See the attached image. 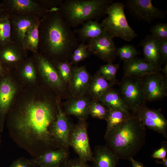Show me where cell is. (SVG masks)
<instances>
[{
  "mask_svg": "<svg viewBox=\"0 0 167 167\" xmlns=\"http://www.w3.org/2000/svg\"><path fill=\"white\" fill-rule=\"evenodd\" d=\"M113 3L111 0H63L58 11L71 27L75 28L106 14L107 9Z\"/></svg>",
  "mask_w": 167,
  "mask_h": 167,
  "instance_id": "277c9868",
  "label": "cell"
},
{
  "mask_svg": "<svg viewBox=\"0 0 167 167\" xmlns=\"http://www.w3.org/2000/svg\"><path fill=\"white\" fill-rule=\"evenodd\" d=\"M54 65L61 79L68 87L71 77L72 65L67 61L58 62Z\"/></svg>",
  "mask_w": 167,
  "mask_h": 167,
  "instance_id": "d6a6232c",
  "label": "cell"
},
{
  "mask_svg": "<svg viewBox=\"0 0 167 167\" xmlns=\"http://www.w3.org/2000/svg\"><path fill=\"white\" fill-rule=\"evenodd\" d=\"M99 101L109 110H120L126 112L130 111L121 99L118 91L112 88L107 91Z\"/></svg>",
  "mask_w": 167,
  "mask_h": 167,
  "instance_id": "4316f807",
  "label": "cell"
},
{
  "mask_svg": "<svg viewBox=\"0 0 167 167\" xmlns=\"http://www.w3.org/2000/svg\"><path fill=\"white\" fill-rule=\"evenodd\" d=\"M157 164H161L163 165L165 167H167V158L162 159L161 161L157 160L156 161Z\"/></svg>",
  "mask_w": 167,
  "mask_h": 167,
  "instance_id": "f6af8a7d",
  "label": "cell"
},
{
  "mask_svg": "<svg viewBox=\"0 0 167 167\" xmlns=\"http://www.w3.org/2000/svg\"><path fill=\"white\" fill-rule=\"evenodd\" d=\"M131 112L120 110H109L106 120L107 126L104 136L114 127L126 121L130 117Z\"/></svg>",
  "mask_w": 167,
  "mask_h": 167,
  "instance_id": "f1b7e54d",
  "label": "cell"
},
{
  "mask_svg": "<svg viewBox=\"0 0 167 167\" xmlns=\"http://www.w3.org/2000/svg\"><path fill=\"white\" fill-rule=\"evenodd\" d=\"M132 113L145 127L162 134L167 139V120L160 110L150 108L145 103Z\"/></svg>",
  "mask_w": 167,
  "mask_h": 167,
  "instance_id": "30bf717a",
  "label": "cell"
},
{
  "mask_svg": "<svg viewBox=\"0 0 167 167\" xmlns=\"http://www.w3.org/2000/svg\"><path fill=\"white\" fill-rule=\"evenodd\" d=\"M146 101L161 100L167 96V82L160 72L141 78Z\"/></svg>",
  "mask_w": 167,
  "mask_h": 167,
  "instance_id": "4fadbf2b",
  "label": "cell"
},
{
  "mask_svg": "<svg viewBox=\"0 0 167 167\" xmlns=\"http://www.w3.org/2000/svg\"><path fill=\"white\" fill-rule=\"evenodd\" d=\"M79 29H76L73 32L76 33L81 42L100 36L106 33L101 24L93 20H88L82 24Z\"/></svg>",
  "mask_w": 167,
  "mask_h": 167,
  "instance_id": "d4e9b609",
  "label": "cell"
},
{
  "mask_svg": "<svg viewBox=\"0 0 167 167\" xmlns=\"http://www.w3.org/2000/svg\"><path fill=\"white\" fill-rule=\"evenodd\" d=\"M27 55L22 45L11 41L0 47V62L7 71L15 69Z\"/></svg>",
  "mask_w": 167,
  "mask_h": 167,
  "instance_id": "2e32d148",
  "label": "cell"
},
{
  "mask_svg": "<svg viewBox=\"0 0 167 167\" xmlns=\"http://www.w3.org/2000/svg\"><path fill=\"white\" fill-rule=\"evenodd\" d=\"M58 9L50 10L40 23L38 53L54 64L69 61L78 39Z\"/></svg>",
  "mask_w": 167,
  "mask_h": 167,
  "instance_id": "7a4b0ae2",
  "label": "cell"
},
{
  "mask_svg": "<svg viewBox=\"0 0 167 167\" xmlns=\"http://www.w3.org/2000/svg\"><path fill=\"white\" fill-rule=\"evenodd\" d=\"M68 98L63 104L62 110L65 114L74 116L78 120H86L89 115L88 109L92 99L87 94L78 97Z\"/></svg>",
  "mask_w": 167,
  "mask_h": 167,
  "instance_id": "44dd1931",
  "label": "cell"
},
{
  "mask_svg": "<svg viewBox=\"0 0 167 167\" xmlns=\"http://www.w3.org/2000/svg\"><path fill=\"white\" fill-rule=\"evenodd\" d=\"M25 86L14 71H7L0 79V132H3L8 112Z\"/></svg>",
  "mask_w": 167,
  "mask_h": 167,
  "instance_id": "52a82bcc",
  "label": "cell"
},
{
  "mask_svg": "<svg viewBox=\"0 0 167 167\" xmlns=\"http://www.w3.org/2000/svg\"><path fill=\"white\" fill-rule=\"evenodd\" d=\"M1 3L6 11L12 15H33L41 19L50 11L36 0H5Z\"/></svg>",
  "mask_w": 167,
  "mask_h": 167,
  "instance_id": "5bb4252c",
  "label": "cell"
},
{
  "mask_svg": "<svg viewBox=\"0 0 167 167\" xmlns=\"http://www.w3.org/2000/svg\"><path fill=\"white\" fill-rule=\"evenodd\" d=\"M0 133H1L0 132V146L1 145V135Z\"/></svg>",
  "mask_w": 167,
  "mask_h": 167,
  "instance_id": "7dc6e473",
  "label": "cell"
},
{
  "mask_svg": "<svg viewBox=\"0 0 167 167\" xmlns=\"http://www.w3.org/2000/svg\"><path fill=\"white\" fill-rule=\"evenodd\" d=\"M36 69L39 83L61 99L70 97L68 87L61 79L54 65L39 53L32 56Z\"/></svg>",
  "mask_w": 167,
  "mask_h": 167,
  "instance_id": "5b68a950",
  "label": "cell"
},
{
  "mask_svg": "<svg viewBox=\"0 0 167 167\" xmlns=\"http://www.w3.org/2000/svg\"><path fill=\"white\" fill-rule=\"evenodd\" d=\"M6 11V10L2 4L1 3L0 4V14H2V13H3V12Z\"/></svg>",
  "mask_w": 167,
  "mask_h": 167,
  "instance_id": "bcb514c9",
  "label": "cell"
},
{
  "mask_svg": "<svg viewBox=\"0 0 167 167\" xmlns=\"http://www.w3.org/2000/svg\"><path fill=\"white\" fill-rule=\"evenodd\" d=\"M114 85L96 72L91 77L87 94L92 100L99 101L102 96Z\"/></svg>",
  "mask_w": 167,
  "mask_h": 167,
  "instance_id": "484cf974",
  "label": "cell"
},
{
  "mask_svg": "<svg viewBox=\"0 0 167 167\" xmlns=\"http://www.w3.org/2000/svg\"><path fill=\"white\" fill-rule=\"evenodd\" d=\"M150 32L159 40H167V24L157 23L151 28Z\"/></svg>",
  "mask_w": 167,
  "mask_h": 167,
  "instance_id": "d590c367",
  "label": "cell"
},
{
  "mask_svg": "<svg viewBox=\"0 0 167 167\" xmlns=\"http://www.w3.org/2000/svg\"><path fill=\"white\" fill-rule=\"evenodd\" d=\"M130 161L131 162L133 167H145L142 163L135 160L133 158L131 159Z\"/></svg>",
  "mask_w": 167,
  "mask_h": 167,
  "instance_id": "b9f144b4",
  "label": "cell"
},
{
  "mask_svg": "<svg viewBox=\"0 0 167 167\" xmlns=\"http://www.w3.org/2000/svg\"><path fill=\"white\" fill-rule=\"evenodd\" d=\"M119 68L118 64L107 63L101 66L96 72L106 81L115 85L119 83L116 76Z\"/></svg>",
  "mask_w": 167,
  "mask_h": 167,
  "instance_id": "4dcf8cb0",
  "label": "cell"
},
{
  "mask_svg": "<svg viewBox=\"0 0 167 167\" xmlns=\"http://www.w3.org/2000/svg\"><path fill=\"white\" fill-rule=\"evenodd\" d=\"M146 127L131 112L129 118L104 136L106 146L119 160L130 161L145 144Z\"/></svg>",
  "mask_w": 167,
  "mask_h": 167,
  "instance_id": "3957f363",
  "label": "cell"
},
{
  "mask_svg": "<svg viewBox=\"0 0 167 167\" xmlns=\"http://www.w3.org/2000/svg\"><path fill=\"white\" fill-rule=\"evenodd\" d=\"M87 163L83 161L78 157L73 159L69 158L62 164L60 167H92Z\"/></svg>",
  "mask_w": 167,
  "mask_h": 167,
  "instance_id": "8d00e7d4",
  "label": "cell"
},
{
  "mask_svg": "<svg viewBox=\"0 0 167 167\" xmlns=\"http://www.w3.org/2000/svg\"><path fill=\"white\" fill-rule=\"evenodd\" d=\"M124 75L141 78L161 71V66L154 64L140 58H135L124 62Z\"/></svg>",
  "mask_w": 167,
  "mask_h": 167,
  "instance_id": "d6986e66",
  "label": "cell"
},
{
  "mask_svg": "<svg viewBox=\"0 0 167 167\" xmlns=\"http://www.w3.org/2000/svg\"><path fill=\"white\" fill-rule=\"evenodd\" d=\"M89 55L86 44L81 42L73 51L70 62L72 65L76 64L87 58Z\"/></svg>",
  "mask_w": 167,
  "mask_h": 167,
  "instance_id": "836d02e7",
  "label": "cell"
},
{
  "mask_svg": "<svg viewBox=\"0 0 167 167\" xmlns=\"http://www.w3.org/2000/svg\"><path fill=\"white\" fill-rule=\"evenodd\" d=\"M69 149L60 148L47 150L39 156L29 160L35 167H60L62 164L69 158Z\"/></svg>",
  "mask_w": 167,
  "mask_h": 167,
  "instance_id": "ffe728a7",
  "label": "cell"
},
{
  "mask_svg": "<svg viewBox=\"0 0 167 167\" xmlns=\"http://www.w3.org/2000/svg\"><path fill=\"white\" fill-rule=\"evenodd\" d=\"M7 71L4 68L0 62V76L2 77L5 75Z\"/></svg>",
  "mask_w": 167,
  "mask_h": 167,
  "instance_id": "ee69618b",
  "label": "cell"
},
{
  "mask_svg": "<svg viewBox=\"0 0 167 167\" xmlns=\"http://www.w3.org/2000/svg\"><path fill=\"white\" fill-rule=\"evenodd\" d=\"M118 84L120 96L131 112L146 103L141 78L124 75Z\"/></svg>",
  "mask_w": 167,
  "mask_h": 167,
  "instance_id": "ba28073f",
  "label": "cell"
},
{
  "mask_svg": "<svg viewBox=\"0 0 167 167\" xmlns=\"http://www.w3.org/2000/svg\"><path fill=\"white\" fill-rule=\"evenodd\" d=\"M138 54L136 49L132 45H125L117 48V55L121 61L124 62L136 58Z\"/></svg>",
  "mask_w": 167,
  "mask_h": 167,
  "instance_id": "e575fe53",
  "label": "cell"
},
{
  "mask_svg": "<svg viewBox=\"0 0 167 167\" xmlns=\"http://www.w3.org/2000/svg\"><path fill=\"white\" fill-rule=\"evenodd\" d=\"M42 6L49 11L58 8L63 0H36Z\"/></svg>",
  "mask_w": 167,
  "mask_h": 167,
  "instance_id": "74e56055",
  "label": "cell"
},
{
  "mask_svg": "<svg viewBox=\"0 0 167 167\" xmlns=\"http://www.w3.org/2000/svg\"><path fill=\"white\" fill-rule=\"evenodd\" d=\"M11 41L10 15L5 11L0 14V47Z\"/></svg>",
  "mask_w": 167,
  "mask_h": 167,
  "instance_id": "f546056e",
  "label": "cell"
},
{
  "mask_svg": "<svg viewBox=\"0 0 167 167\" xmlns=\"http://www.w3.org/2000/svg\"><path fill=\"white\" fill-rule=\"evenodd\" d=\"M109 109L99 101L92 100L88 109V113L92 118L106 120Z\"/></svg>",
  "mask_w": 167,
  "mask_h": 167,
  "instance_id": "1f68e13d",
  "label": "cell"
},
{
  "mask_svg": "<svg viewBox=\"0 0 167 167\" xmlns=\"http://www.w3.org/2000/svg\"><path fill=\"white\" fill-rule=\"evenodd\" d=\"M40 167H55L42 166H40Z\"/></svg>",
  "mask_w": 167,
  "mask_h": 167,
  "instance_id": "c3c4849f",
  "label": "cell"
},
{
  "mask_svg": "<svg viewBox=\"0 0 167 167\" xmlns=\"http://www.w3.org/2000/svg\"><path fill=\"white\" fill-rule=\"evenodd\" d=\"M41 20L28 30L22 45L26 50L32 53L38 52L39 27Z\"/></svg>",
  "mask_w": 167,
  "mask_h": 167,
  "instance_id": "83f0119b",
  "label": "cell"
},
{
  "mask_svg": "<svg viewBox=\"0 0 167 167\" xmlns=\"http://www.w3.org/2000/svg\"><path fill=\"white\" fill-rule=\"evenodd\" d=\"M144 59L155 65L161 64L159 53V40L152 35H148L141 42Z\"/></svg>",
  "mask_w": 167,
  "mask_h": 167,
  "instance_id": "cb8c5ba5",
  "label": "cell"
},
{
  "mask_svg": "<svg viewBox=\"0 0 167 167\" xmlns=\"http://www.w3.org/2000/svg\"><path fill=\"white\" fill-rule=\"evenodd\" d=\"M122 3H113L107 9V16L101 24L107 33L112 38L118 37L130 41L137 35L128 23Z\"/></svg>",
  "mask_w": 167,
  "mask_h": 167,
  "instance_id": "8992f818",
  "label": "cell"
},
{
  "mask_svg": "<svg viewBox=\"0 0 167 167\" xmlns=\"http://www.w3.org/2000/svg\"><path fill=\"white\" fill-rule=\"evenodd\" d=\"M92 167H115L119 159L105 145L96 146Z\"/></svg>",
  "mask_w": 167,
  "mask_h": 167,
  "instance_id": "603a6c76",
  "label": "cell"
},
{
  "mask_svg": "<svg viewBox=\"0 0 167 167\" xmlns=\"http://www.w3.org/2000/svg\"><path fill=\"white\" fill-rule=\"evenodd\" d=\"M41 19L33 15H10L11 41L22 45L27 31Z\"/></svg>",
  "mask_w": 167,
  "mask_h": 167,
  "instance_id": "ac0fdd59",
  "label": "cell"
},
{
  "mask_svg": "<svg viewBox=\"0 0 167 167\" xmlns=\"http://www.w3.org/2000/svg\"><path fill=\"white\" fill-rule=\"evenodd\" d=\"M87 42V49L89 54L94 55L107 63L112 62L117 56L118 48L113 38L106 32Z\"/></svg>",
  "mask_w": 167,
  "mask_h": 167,
  "instance_id": "8fae6325",
  "label": "cell"
},
{
  "mask_svg": "<svg viewBox=\"0 0 167 167\" xmlns=\"http://www.w3.org/2000/svg\"><path fill=\"white\" fill-rule=\"evenodd\" d=\"M159 40V53L161 64L167 63V40Z\"/></svg>",
  "mask_w": 167,
  "mask_h": 167,
  "instance_id": "ab89813d",
  "label": "cell"
},
{
  "mask_svg": "<svg viewBox=\"0 0 167 167\" xmlns=\"http://www.w3.org/2000/svg\"><path fill=\"white\" fill-rule=\"evenodd\" d=\"M8 167H35L30 162L29 159L21 157L13 161Z\"/></svg>",
  "mask_w": 167,
  "mask_h": 167,
  "instance_id": "60d3db41",
  "label": "cell"
},
{
  "mask_svg": "<svg viewBox=\"0 0 167 167\" xmlns=\"http://www.w3.org/2000/svg\"><path fill=\"white\" fill-rule=\"evenodd\" d=\"M91 78L85 66H72L71 77L68 86L70 97H78L86 94Z\"/></svg>",
  "mask_w": 167,
  "mask_h": 167,
  "instance_id": "e0dca14e",
  "label": "cell"
},
{
  "mask_svg": "<svg viewBox=\"0 0 167 167\" xmlns=\"http://www.w3.org/2000/svg\"><path fill=\"white\" fill-rule=\"evenodd\" d=\"M86 120H78L76 124H72L68 139L69 147H72L78 157L87 162L92 161L93 152L89 144Z\"/></svg>",
  "mask_w": 167,
  "mask_h": 167,
  "instance_id": "9c48e42d",
  "label": "cell"
},
{
  "mask_svg": "<svg viewBox=\"0 0 167 167\" xmlns=\"http://www.w3.org/2000/svg\"><path fill=\"white\" fill-rule=\"evenodd\" d=\"M125 6L135 18L141 21L151 22L163 18L165 15L163 11L153 5L151 0H128Z\"/></svg>",
  "mask_w": 167,
  "mask_h": 167,
  "instance_id": "9a60e30c",
  "label": "cell"
},
{
  "mask_svg": "<svg viewBox=\"0 0 167 167\" xmlns=\"http://www.w3.org/2000/svg\"><path fill=\"white\" fill-rule=\"evenodd\" d=\"M72 124L63 112L61 102L58 105L57 119L49 129L55 149H69V136Z\"/></svg>",
  "mask_w": 167,
  "mask_h": 167,
  "instance_id": "7c38bea8",
  "label": "cell"
},
{
  "mask_svg": "<svg viewBox=\"0 0 167 167\" xmlns=\"http://www.w3.org/2000/svg\"><path fill=\"white\" fill-rule=\"evenodd\" d=\"M161 71L164 74L163 75L165 80L167 82V63L165 64L163 68H161Z\"/></svg>",
  "mask_w": 167,
  "mask_h": 167,
  "instance_id": "7bdbcfd3",
  "label": "cell"
},
{
  "mask_svg": "<svg viewBox=\"0 0 167 167\" xmlns=\"http://www.w3.org/2000/svg\"><path fill=\"white\" fill-rule=\"evenodd\" d=\"M13 71L25 87L39 83L36 69L32 56L28 57Z\"/></svg>",
  "mask_w": 167,
  "mask_h": 167,
  "instance_id": "7402d4cb",
  "label": "cell"
},
{
  "mask_svg": "<svg viewBox=\"0 0 167 167\" xmlns=\"http://www.w3.org/2000/svg\"><path fill=\"white\" fill-rule=\"evenodd\" d=\"M161 145L160 148L153 153L151 156L152 158L162 160L166 158L167 153V142H163Z\"/></svg>",
  "mask_w": 167,
  "mask_h": 167,
  "instance_id": "f35d334b",
  "label": "cell"
},
{
  "mask_svg": "<svg viewBox=\"0 0 167 167\" xmlns=\"http://www.w3.org/2000/svg\"><path fill=\"white\" fill-rule=\"evenodd\" d=\"M61 100L39 83L25 87L8 113L10 137L33 157L55 149L49 129L57 119Z\"/></svg>",
  "mask_w": 167,
  "mask_h": 167,
  "instance_id": "6da1fadb",
  "label": "cell"
}]
</instances>
